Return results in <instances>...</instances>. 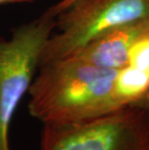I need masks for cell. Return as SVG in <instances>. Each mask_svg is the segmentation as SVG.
<instances>
[{"mask_svg":"<svg viewBox=\"0 0 149 150\" xmlns=\"http://www.w3.org/2000/svg\"><path fill=\"white\" fill-rule=\"evenodd\" d=\"M148 28L149 21L113 28L94 38L71 56L99 68L117 71L128 64L132 45L143 36Z\"/></svg>","mask_w":149,"mask_h":150,"instance_id":"cell-5","label":"cell"},{"mask_svg":"<svg viewBox=\"0 0 149 150\" xmlns=\"http://www.w3.org/2000/svg\"><path fill=\"white\" fill-rule=\"evenodd\" d=\"M113 95L122 107H149V71L128 64L117 70Z\"/></svg>","mask_w":149,"mask_h":150,"instance_id":"cell-6","label":"cell"},{"mask_svg":"<svg viewBox=\"0 0 149 150\" xmlns=\"http://www.w3.org/2000/svg\"><path fill=\"white\" fill-rule=\"evenodd\" d=\"M146 34H149V28H148V30H147V32H146Z\"/></svg>","mask_w":149,"mask_h":150,"instance_id":"cell-10","label":"cell"},{"mask_svg":"<svg viewBox=\"0 0 149 150\" xmlns=\"http://www.w3.org/2000/svg\"><path fill=\"white\" fill-rule=\"evenodd\" d=\"M149 21V0H78L55 17L39 67L73 55L94 38L122 25Z\"/></svg>","mask_w":149,"mask_h":150,"instance_id":"cell-3","label":"cell"},{"mask_svg":"<svg viewBox=\"0 0 149 150\" xmlns=\"http://www.w3.org/2000/svg\"><path fill=\"white\" fill-rule=\"evenodd\" d=\"M128 65L149 71V34L145 33L132 45L129 50Z\"/></svg>","mask_w":149,"mask_h":150,"instance_id":"cell-7","label":"cell"},{"mask_svg":"<svg viewBox=\"0 0 149 150\" xmlns=\"http://www.w3.org/2000/svg\"><path fill=\"white\" fill-rule=\"evenodd\" d=\"M76 1H78V0H61V1L56 3L55 5H52V7H49L45 12V14L49 16V17L55 18L59 13L66 10V9L69 8L72 4H74Z\"/></svg>","mask_w":149,"mask_h":150,"instance_id":"cell-8","label":"cell"},{"mask_svg":"<svg viewBox=\"0 0 149 150\" xmlns=\"http://www.w3.org/2000/svg\"><path fill=\"white\" fill-rule=\"evenodd\" d=\"M40 150H149V107L129 106L75 123L44 124Z\"/></svg>","mask_w":149,"mask_h":150,"instance_id":"cell-2","label":"cell"},{"mask_svg":"<svg viewBox=\"0 0 149 150\" xmlns=\"http://www.w3.org/2000/svg\"><path fill=\"white\" fill-rule=\"evenodd\" d=\"M35 0H0V5L12 4V3H24V2H32Z\"/></svg>","mask_w":149,"mask_h":150,"instance_id":"cell-9","label":"cell"},{"mask_svg":"<svg viewBox=\"0 0 149 150\" xmlns=\"http://www.w3.org/2000/svg\"><path fill=\"white\" fill-rule=\"evenodd\" d=\"M115 75L73 56L41 65L28 90V111L43 124H67L125 108L113 95Z\"/></svg>","mask_w":149,"mask_h":150,"instance_id":"cell-1","label":"cell"},{"mask_svg":"<svg viewBox=\"0 0 149 150\" xmlns=\"http://www.w3.org/2000/svg\"><path fill=\"white\" fill-rule=\"evenodd\" d=\"M55 29V18L44 13L36 20L0 37V150H11L9 133L18 104L28 93L39 69L41 53Z\"/></svg>","mask_w":149,"mask_h":150,"instance_id":"cell-4","label":"cell"}]
</instances>
